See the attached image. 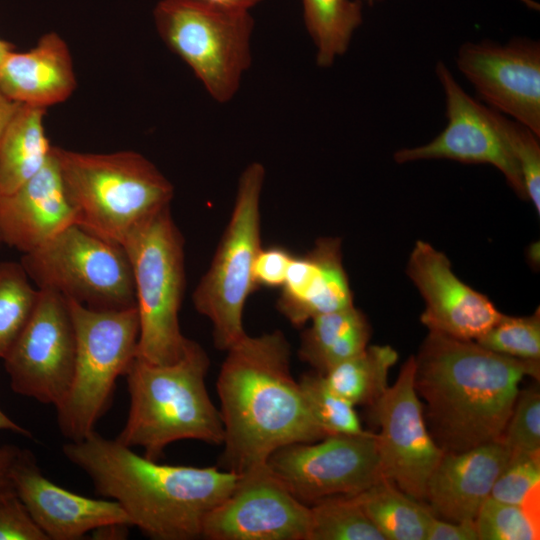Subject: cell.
Masks as SVG:
<instances>
[{
  "label": "cell",
  "mask_w": 540,
  "mask_h": 540,
  "mask_svg": "<svg viewBox=\"0 0 540 540\" xmlns=\"http://www.w3.org/2000/svg\"><path fill=\"white\" fill-rule=\"evenodd\" d=\"M225 352L217 379L223 469L240 474L266 464L283 446L327 436L292 376L291 347L282 331L246 333Z\"/></svg>",
  "instance_id": "obj_1"
},
{
  "label": "cell",
  "mask_w": 540,
  "mask_h": 540,
  "mask_svg": "<svg viewBox=\"0 0 540 540\" xmlns=\"http://www.w3.org/2000/svg\"><path fill=\"white\" fill-rule=\"evenodd\" d=\"M414 360L425 421L444 453L500 441L520 382L540 376V361L502 355L475 340L436 331H429Z\"/></svg>",
  "instance_id": "obj_2"
},
{
  "label": "cell",
  "mask_w": 540,
  "mask_h": 540,
  "mask_svg": "<svg viewBox=\"0 0 540 540\" xmlns=\"http://www.w3.org/2000/svg\"><path fill=\"white\" fill-rule=\"evenodd\" d=\"M65 457L115 500L132 526L156 540L202 537L208 515L231 493L239 474L218 467L161 464L96 431L64 444Z\"/></svg>",
  "instance_id": "obj_3"
},
{
  "label": "cell",
  "mask_w": 540,
  "mask_h": 540,
  "mask_svg": "<svg viewBox=\"0 0 540 540\" xmlns=\"http://www.w3.org/2000/svg\"><path fill=\"white\" fill-rule=\"evenodd\" d=\"M209 366L208 354L193 340L171 364L156 365L136 356L125 374L130 407L116 440L141 447L143 455L155 461L176 441L222 444L221 414L206 388Z\"/></svg>",
  "instance_id": "obj_4"
},
{
  "label": "cell",
  "mask_w": 540,
  "mask_h": 540,
  "mask_svg": "<svg viewBox=\"0 0 540 540\" xmlns=\"http://www.w3.org/2000/svg\"><path fill=\"white\" fill-rule=\"evenodd\" d=\"M53 152L76 224L111 242L122 245L135 226L173 199L172 183L138 152Z\"/></svg>",
  "instance_id": "obj_5"
},
{
  "label": "cell",
  "mask_w": 540,
  "mask_h": 540,
  "mask_svg": "<svg viewBox=\"0 0 540 540\" xmlns=\"http://www.w3.org/2000/svg\"><path fill=\"white\" fill-rule=\"evenodd\" d=\"M139 317L137 357L156 365L171 364L190 339L180 328L185 289L184 239L170 205L155 212L126 236Z\"/></svg>",
  "instance_id": "obj_6"
},
{
  "label": "cell",
  "mask_w": 540,
  "mask_h": 540,
  "mask_svg": "<svg viewBox=\"0 0 540 540\" xmlns=\"http://www.w3.org/2000/svg\"><path fill=\"white\" fill-rule=\"evenodd\" d=\"M76 336L70 387L55 408L60 432L78 442L95 431L112 401L115 384L137 356V308L93 309L67 299Z\"/></svg>",
  "instance_id": "obj_7"
},
{
  "label": "cell",
  "mask_w": 540,
  "mask_h": 540,
  "mask_svg": "<svg viewBox=\"0 0 540 540\" xmlns=\"http://www.w3.org/2000/svg\"><path fill=\"white\" fill-rule=\"evenodd\" d=\"M153 19L162 41L190 67L211 98L230 102L252 63L255 21L250 10L160 0Z\"/></svg>",
  "instance_id": "obj_8"
},
{
  "label": "cell",
  "mask_w": 540,
  "mask_h": 540,
  "mask_svg": "<svg viewBox=\"0 0 540 540\" xmlns=\"http://www.w3.org/2000/svg\"><path fill=\"white\" fill-rule=\"evenodd\" d=\"M265 174L259 162L248 164L240 174L230 219L192 295L196 311L212 325L214 345L222 351L246 334L243 311L257 288L252 271L262 248L260 201Z\"/></svg>",
  "instance_id": "obj_9"
},
{
  "label": "cell",
  "mask_w": 540,
  "mask_h": 540,
  "mask_svg": "<svg viewBox=\"0 0 540 540\" xmlns=\"http://www.w3.org/2000/svg\"><path fill=\"white\" fill-rule=\"evenodd\" d=\"M21 264L39 290L52 291L93 309L136 306L133 275L122 245L72 224Z\"/></svg>",
  "instance_id": "obj_10"
},
{
  "label": "cell",
  "mask_w": 540,
  "mask_h": 540,
  "mask_svg": "<svg viewBox=\"0 0 540 540\" xmlns=\"http://www.w3.org/2000/svg\"><path fill=\"white\" fill-rule=\"evenodd\" d=\"M266 464L308 506L327 497L354 496L385 478L375 433L369 431L289 444L275 450Z\"/></svg>",
  "instance_id": "obj_11"
},
{
  "label": "cell",
  "mask_w": 540,
  "mask_h": 540,
  "mask_svg": "<svg viewBox=\"0 0 540 540\" xmlns=\"http://www.w3.org/2000/svg\"><path fill=\"white\" fill-rule=\"evenodd\" d=\"M414 376L415 360L411 356L394 384L369 408L379 427L375 441L383 476L424 503L427 481L444 451L428 430Z\"/></svg>",
  "instance_id": "obj_12"
},
{
  "label": "cell",
  "mask_w": 540,
  "mask_h": 540,
  "mask_svg": "<svg viewBox=\"0 0 540 540\" xmlns=\"http://www.w3.org/2000/svg\"><path fill=\"white\" fill-rule=\"evenodd\" d=\"M76 336L67 299L40 290L35 310L3 359L10 387L22 396L56 407L74 372Z\"/></svg>",
  "instance_id": "obj_13"
},
{
  "label": "cell",
  "mask_w": 540,
  "mask_h": 540,
  "mask_svg": "<svg viewBox=\"0 0 540 540\" xmlns=\"http://www.w3.org/2000/svg\"><path fill=\"white\" fill-rule=\"evenodd\" d=\"M435 70L445 95L447 125L427 144L399 149L394 160L399 164L429 159L490 164L521 199H527L520 170L500 127V113L466 93L443 61H438Z\"/></svg>",
  "instance_id": "obj_14"
},
{
  "label": "cell",
  "mask_w": 540,
  "mask_h": 540,
  "mask_svg": "<svg viewBox=\"0 0 540 540\" xmlns=\"http://www.w3.org/2000/svg\"><path fill=\"white\" fill-rule=\"evenodd\" d=\"M310 506L301 502L267 464L240 473L231 493L208 515L210 540H308Z\"/></svg>",
  "instance_id": "obj_15"
},
{
  "label": "cell",
  "mask_w": 540,
  "mask_h": 540,
  "mask_svg": "<svg viewBox=\"0 0 540 540\" xmlns=\"http://www.w3.org/2000/svg\"><path fill=\"white\" fill-rule=\"evenodd\" d=\"M459 71L488 107L508 115L540 136V44L513 38L463 43L456 56Z\"/></svg>",
  "instance_id": "obj_16"
},
{
  "label": "cell",
  "mask_w": 540,
  "mask_h": 540,
  "mask_svg": "<svg viewBox=\"0 0 540 540\" xmlns=\"http://www.w3.org/2000/svg\"><path fill=\"white\" fill-rule=\"evenodd\" d=\"M406 271L425 302L420 320L429 331L476 340L503 315L487 296L455 275L444 253L425 241L416 242Z\"/></svg>",
  "instance_id": "obj_17"
},
{
  "label": "cell",
  "mask_w": 540,
  "mask_h": 540,
  "mask_svg": "<svg viewBox=\"0 0 540 540\" xmlns=\"http://www.w3.org/2000/svg\"><path fill=\"white\" fill-rule=\"evenodd\" d=\"M16 496L48 540H78L88 532L130 520L118 502L73 493L43 475L33 454L21 449L11 470Z\"/></svg>",
  "instance_id": "obj_18"
},
{
  "label": "cell",
  "mask_w": 540,
  "mask_h": 540,
  "mask_svg": "<svg viewBox=\"0 0 540 540\" xmlns=\"http://www.w3.org/2000/svg\"><path fill=\"white\" fill-rule=\"evenodd\" d=\"M76 223L53 152L44 167L11 194L0 197L2 243L32 252Z\"/></svg>",
  "instance_id": "obj_19"
},
{
  "label": "cell",
  "mask_w": 540,
  "mask_h": 540,
  "mask_svg": "<svg viewBox=\"0 0 540 540\" xmlns=\"http://www.w3.org/2000/svg\"><path fill=\"white\" fill-rule=\"evenodd\" d=\"M509 459L500 441L444 453L427 481L424 504L443 520H475Z\"/></svg>",
  "instance_id": "obj_20"
},
{
  "label": "cell",
  "mask_w": 540,
  "mask_h": 540,
  "mask_svg": "<svg viewBox=\"0 0 540 540\" xmlns=\"http://www.w3.org/2000/svg\"><path fill=\"white\" fill-rule=\"evenodd\" d=\"M281 289L277 309L296 327L317 315L353 305L341 239L318 238L305 256H294Z\"/></svg>",
  "instance_id": "obj_21"
},
{
  "label": "cell",
  "mask_w": 540,
  "mask_h": 540,
  "mask_svg": "<svg viewBox=\"0 0 540 540\" xmlns=\"http://www.w3.org/2000/svg\"><path fill=\"white\" fill-rule=\"evenodd\" d=\"M75 88L68 45L55 32L44 34L28 51H12L0 65V89L18 104L46 109L65 101Z\"/></svg>",
  "instance_id": "obj_22"
},
{
  "label": "cell",
  "mask_w": 540,
  "mask_h": 540,
  "mask_svg": "<svg viewBox=\"0 0 540 540\" xmlns=\"http://www.w3.org/2000/svg\"><path fill=\"white\" fill-rule=\"evenodd\" d=\"M310 321L301 334L298 356L318 373L324 374L368 346L370 324L354 305L317 315Z\"/></svg>",
  "instance_id": "obj_23"
},
{
  "label": "cell",
  "mask_w": 540,
  "mask_h": 540,
  "mask_svg": "<svg viewBox=\"0 0 540 540\" xmlns=\"http://www.w3.org/2000/svg\"><path fill=\"white\" fill-rule=\"evenodd\" d=\"M44 108L19 104L0 139V197L36 175L52 147L45 133Z\"/></svg>",
  "instance_id": "obj_24"
},
{
  "label": "cell",
  "mask_w": 540,
  "mask_h": 540,
  "mask_svg": "<svg viewBox=\"0 0 540 540\" xmlns=\"http://www.w3.org/2000/svg\"><path fill=\"white\" fill-rule=\"evenodd\" d=\"M353 497L385 540H426L432 512L390 480L382 478Z\"/></svg>",
  "instance_id": "obj_25"
},
{
  "label": "cell",
  "mask_w": 540,
  "mask_h": 540,
  "mask_svg": "<svg viewBox=\"0 0 540 540\" xmlns=\"http://www.w3.org/2000/svg\"><path fill=\"white\" fill-rule=\"evenodd\" d=\"M306 30L316 49V64L331 67L343 56L362 24L361 0H302Z\"/></svg>",
  "instance_id": "obj_26"
},
{
  "label": "cell",
  "mask_w": 540,
  "mask_h": 540,
  "mask_svg": "<svg viewBox=\"0 0 540 540\" xmlns=\"http://www.w3.org/2000/svg\"><path fill=\"white\" fill-rule=\"evenodd\" d=\"M398 360L389 345L367 346L323 374L329 387L354 405H372L389 387L388 373Z\"/></svg>",
  "instance_id": "obj_27"
},
{
  "label": "cell",
  "mask_w": 540,
  "mask_h": 540,
  "mask_svg": "<svg viewBox=\"0 0 540 540\" xmlns=\"http://www.w3.org/2000/svg\"><path fill=\"white\" fill-rule=\"evenodd\" d=\"M40 290L21 262H0V359L9 353L31 318Z\"/></svg>",
  "instance_id": "obj_28"
},
{
  "label": "cell",
  "mask_w": 540,
  "mask_h": 540,
  "mask_svg": "<svg viewBox=\"0 0 540 540\" xmlns=\"http://www.w3.org/2000/svg\"><path fill=\"white\" fill-rule=\"evenodd\" d=\"M308 540H385L353 496H332L310 505Z\"/></svg>",
  "instance_id": "obj_29"
},
{
  "label": "cell",
  "mask_w": 540,
  "mask_h": 540,
  "mask_svg": "<svg viewBox=\"0 0 540 540\" xmlns=\"http://www.w3.org/2000/svg\"><path fill=\"white\" fill-rule=\"evenodd\" d=\"M298 382L313 417L327 435L365 431L355 405L335 393L323 374L309 372L303 374Z\"/></svg>",
  "instance_id": "obj_30"
},
{
  "label": "cell",
  "mask_w": 540,
  "mask_h": 540,
  "mask_svg": "<svg viewBox=\"0 0 540 540\" xmlns=\"http://www.w3.org/2000/svg\"><path fill=\"white\" fill-rule=\"evenodd\" d=\"M538 512L488 497L475 518L479 540H538Z\"/></svg>",
  "instance_id": "obj_31"
},
{
  "label": "cell",
  "mask_w": 540,
  "mask_h": 540,
  "mask_svg": "<svg viewBox=\"0 0 540 540\" xmlns=\"http://www.w3.org/2000/svg\"><path fill=\"white\" fill-rule=\"evenodd\" d=\"M493 352L524 360L540 361V312L525 317L505 314L475 340Z\"/></svg>",
  "instance_id": "obj_32"
},
{
  "label": "cell",
  "mask_w": 540,
  "mask_h": 540,
  "mask_svg": "<svg viewBox=\"0 0 540 540\" xmlns=\"http://www.w3.org/2000/svg\"><path fill=\"white\" fill-rule=\"evenodd\" d=\"M490 497L540 512V454L511 456L497 477Z\"/></svg>",
  "instance_id": "obj_33"
},
{
  "label": "cell",
  "mask_w": 540,
  "mask_h": 540,
  "mask_svg": "<svg viewBox=\"0 0 540 540\" xmlns=\"http://www.w3.org/2000/svg\"><path fill=\"white\" fill-rule=\"evenodd\" d=\"M500 442L511 456L540 454V393L520 390Z\"/></svg>",
  "instance_id": "obj_34"
},
{
  "label": "cell",
  "mask_w": 540,
  "mask_h": 540,
  "mask_svg": "<svg viewBox=\"0 0 540 540\" xmlns=\"http://www.w3.org/2000/svg\"><path fill=\"white\" fill-rule=\"evenodd\" d=\"M499 122L512 155L520 170L526 198L540 214V145L539 136L526 126L500 113Z\"/></svg>",
  "instance_id": "obj_35"
},
{
  "label": "cell",
  "mask_w": 540,
  "mask_h": 540,
  "mask_svg": "<svg viewBox=\"0 0 540 540\" xmlns=\"http://www.w3.org/2000/svg\"><path fill=\"white\" fill-rule=\"evenodd\" d=\"M0 540H48L16 494L0 500Z\"/></svg>",
  "instance_id": "obj_36"
},
{
  "label": "cell",
  "mask_w": 540,
  "mask_h": 540,
  "mask_svg": "<svg viewBox=\"0 0 540 540\" xmlns=\"http://www.w3.org/2000/svg\"><path fill=\"white\" fill-rule=\"evenodd\" d=\"M293 257L281 247L261 248L252 271L256 287H281Z\"/></svg>",
  "instance_id": "obj_37"
},
{
  "label": "cell",
  "mask_w": 540,
  "mask_h": 540,
  "mask_svg": "<svg viewBox=\"0 0 540 540\" xmlns=\"http://www.w3.org/2000/svg\"><path fill=\"white\" fill-rule=\"evenodd\" d=\"M426 540H479L474 520L447 521L435 517L430 519Z\"/></svg>",
  "instance_id": "obj_38"
},
{
  "label": "cell",
  "mask_w": 540,
  "mask_h": 540,
  "mask_svg": "<svg viewBox=\"0 0 540 540\" xmlns=\"http://www.w3.org/2000/svg\"><path fill=\"white\" fill-rule=\"evenodd\" d=\"M20 450L13 445L0 446V500L15 494L11 470Z\"/></svg>",
  "instance_id": "obj_39"
},
{
  "label": "cell",
  "mask_w": 540,
  "mask_h": 540,
  "mask_svg": "<svg viewBox=\"0 0 540 540\" xmlns=\"http://www.w3.org/2000/svg\"><path fill=\"white\" fill-rule=\"evenodd\" d=\"M18 106V103L10 100L0 89V139Z\"/></svg>",
  "instance_id": "obj_40"
},
{
  "label": "cell",
  "mask_w": 540,
  "mask_h": 540,
  "mask_svg": "<svg viewBox=\"0 0 540 540\" xmlns=\"http://www.w3.org/2000/svg\"><path fill=\"white\" fill-rule=\"evenodd\" d=\"M131 526L128 524H110L103 526L94 532L98 539H124L128 535Z\"/></svg>",
  "instance_id": "obj_41"
},
{
  "label": "cell",
  "mask_w": 540,
  "mask_h": 540,
  "mask_svg": "<svg viewBox=\"0 0 540 540\" xmlns=\"http://www.w3.org/2000/svg\"><path fill=\"white\" fill-rule=\"evenodd\" d=\"M211 5L223 6L228 8L250 10L263 0H192Z\"/></svg>",
  "instance_id": "obj_42"
},
{
  "label": "cell",
  "mask_w": 540,
  "mask_h": 540,
  "mask_svg": "<svg viewBox=\"0 0 540 540\" xmlns=\"http://www.w3.org/2000/svg\"><path fill=\"white\" fill-rule=\"evenodd\" d=\"M10 431L12 433L25 436V437H31V432L27 430L26 428L22 427L15 421H13L8 415H6L1 409H0V431Z\"/></svg>",
  "instance_id": "obj_43"
},
{
  "label": "cell",
  "mask_w": 540,
  "mask_h": 540,
  "mask_svg": "<svg viewBox=\"0 0 540 540\" xmlns=\"http://www.w3.org/2000/svg\"><path fill=\"white\" fill-rule=\"evenodd\" d=\"M12 51H14V46L0 38V65Z\"/></svg>",
  "instance_id": "obj_44"
},
{
  "label": "cell",
  "mask_w": 540,
  "mask_h": 540,
  "mask_svg": "<svg viewBox=\"0 0 540 540\" xmlns=\"http://www.w3.org/2000/svg\"><path fill=\"white\" fill-rule=\"evenodd\" d=\"M361 1H362V0H361ZM366 1H368L369 3H373V2H375V1H382V0H366Z\"/></svg>",
  "instance_id": "obj_45"
},
{
  "label": "cell",
  "mask_w": 540,
  "mask_h": 540,
  "mask_svg": "<svg viewBox=\"0 0 540 540\" xmlns=\"http://www.w3.org/2000/svg\"><path fill=\"white\" fill-rule=\"evenodd\" d=\"M2 244V239H1V235H0V245Z\"/></svg>",
  "instance_id": "obj_46"
}]
</instances>
